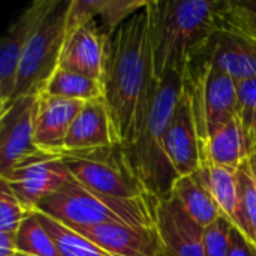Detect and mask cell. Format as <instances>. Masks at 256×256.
<instances>
[{
    "label": "cell",
    "instance_id": "9",
    "mask_svg": "<svg viewBox=\"0 0 256 256\" xmlns=\"http://www.w3.org/2000/svg\"><path fill=\"white\" fill-rule=\"evenodd\" d=\"M57 0H34L10 22L0 45V108L14 98L20 62L33 34L51 14Z\"/></svg>",
    "mask_w": 256,
    "mask_h": 256
},
{
    "label": "cell",
    "instance_id": "25",
    "mask_svg": "<svg viewBox=\"0 0 256 256\" xmlns=\"http://www.w3.org/2000/svg\"><path fill=\"white\" fill-rule=\"evenodd\" d=\"M18 254L28 256H62L50 232L39 220L36 212L30 213L16 232Z\"/></svg>",
    "mask_w": 256,
    "mask_h": 256
},
{
    "label": "cell",
    "instance_id": "30",
    "mask_svg": "<svg viewBox=\"0 0 256 256\" xmlns=\"http://www.w3.org/2000/svg\"><path fill=\"white\" fill-rule=\"evenodd\" d=\"M228 256H256V246L244 237V234H242L237 228H234L231 250Z\"/></svg>",
    "mask_w": 256,
    "mask_h": 256
},
{
    "label": "cell",
    "instance_id": "20",
    "mask_svg": "<svg viewBox=\"0 0 256 256\" xmlns=\"http://www.w3.org/2000/svg\"><path fill=\"white\" fill-rule=\"evenodd\" d=\"M148 3L150 0H76L80 10L98 22L106 39Z\"/></svg>",
    "mask_w": 256,
    "mask_h": 256
},
{
    "label": "cell",
    "instance_id": "2",
    "mask_svg": "<svg viewBox=\"0 0 256 256\" xmlns=\"http://www.w3.org/2000/svg\"><path fill=\"white\" fill-rule=\"evenodd\" d=\"M219 0H150V42L158 81L184 74L189 58L218 30Z\"/></svg>",
    "mask_w": 256,
    "mask_h": 256
},
{
    "label": "cell",
    "instance_id": "6",
    "mask_svg": "<svg viewBox=\"0 0 256 256\" xmlns=\"http://www.w3.org/2000/svg\"><path fill=\"white\" fill-rule=\"evenodd\" d=\"M62 158L70 176L92 192L117 200L150 196L130 170L122 146L74 153L64 152Z\"/></svg>",
    "mask_w": 256,
    "mask_h": 256
},
{
    "label": "cell",
    "instance_id": "5",
    "mask_svg": "<svg viewBox=\"0 0 256 256\" xmlns=\"http://www.w3.org/2000/svg\"><path fill=\"white\" fill-rule=\"evenodd\" d=\"M184 90L192 98L201 147L212 134L238 117L237 82L219 68L189 60L183 74Z\"/></svg>",
    "mask_w": 256,
    "mask_h": 256
},
{
    "label": "cell",
    "instance_id": "22",
    "mask_svg": "<svg viewBox=\"0 0 256 256\" xmlns=\"http://www.w3.org/2000/svg\"><path fill=\"white\" fill-rule=\"evenodd\" d=\"M42 93L87 104L104 98V87L99 80L58 68L50 78Z\"/></svg>",
    "mask_w": 256,
    "mask_h": 256
},
{
    "label": "cell",
    "instance_id": "28",
    "mask_svg": "<svg viewBox=\"0 0 256 256\" xmlns=\"http://www.w3.org/2000/svg\"><path fill=\"white\" fill-rule=\"evenodd\" d=\"M234 225L220 216L210 226L204 230V249L206 256H228L232 243Z\"/></svg>",
    "mask_w": 256,
    "mask_h": 256
},
{
    "label": "cell",
    "instance_id": "18",
    "mask_svg": "<svg viewBox=\"0 0 256 256\" xmlns=\"http://www.w3.org/2000/svg\"><path fill=\"white\" fill-rule=\"evenodd\" d=\"M172 196L178 200L184 212L202 228L206 230L214 220H218L222 213L212 195L208 183V168L206 164L201 170L192 176L180 177L172 189Z\"/></svg>",
    "mask_w": 256,
    "mask_h": 256
},
{
    "label": "cell",
    "instance_id": "15",
    "mask_svg": "<svg viewBox=\"0 0 256 256\" xmlns=\"http://www.w3.org/2000/svg\"><path fill=\"white\" fill-rule=\"evenodd\" d=\"M86 102L39 94L34 117V146L45 153H63L66 136Z\"/></svg>",
    "mask_w": 256,
    "mask_h": 256
},
{
    "label": "cell",
    "instance_id": "23",
    "mask_svg": "<svg viewBox=\"0 0 256 256\" xmlns=\"http://www.w3.org/2000/svg\"><path fill=\"white\" fill-rule=\"evenodd\" d=\"M218 27L256 44V0H219Z\"/></svg>",
    "mask_w": 256,
    "mask_h": 256
},
{
    "label": "cell",
    "instance_id": "33",
    "mask_svg": "<svg viewBox=\"0 0 256 256\" xmlns=\"http://www.w3.org/2000/svg\"><path fill=\"white\" fill-rule=\"evenodd\" d=\"M248 162H249V165H250V170H252V174H254V178H255L256 183V154L250 156V158L248 159Z\"/></svg>",
    "mask_w": 256,
    "mask_h": 256
},
{
    "label": "cell",
    "instance_id": "7",
    "mask_svg": "<svg viewBox=\"0 0 256 256\" xmlns=\"http://www.w3.org/2000/svg\"><path fill=\"white\" fill-rule=\"evenodd\" d=\"M72 0H57L51 14L30 39L20 62L14 99L38 96L58 69L68 33V14Z\"/></svg>",
    "mask_w": 256,
    "mask_h": 256
},
{
    "label": "cell",
    "instance_id": "1",
    "mask_svg": "<svg viewBox=\"0 0 256 256\" xmlns=\"http://www.w3.org/2000/svg\"><path fill=\"white\" fill-rule=\"evenodd\" d=\"M158 86L147 6L106 39L104 100L118 146L128 147L138 138Z\"/></svg>",
    "mask_w": 256,
    "mask_h": 256
},
{
    "label": "cell",
    "instance_id": "31",
    "mask_svg": "<svg viewBox=\"0 0 256 256\" xmlns=\"http://www.w3.org/2000/svg\"><path fill=\"white\" fill-rule=\"evenodd\" d=\"M16 234L0 232V256H16Z\"/></svg>",
    "mask_w": 256,
    "mask_h": 256
},
{
    "label": "cell",
    "instance_id": "34",
    "mask_svg": "<svg viewBox=\"0 0 256 256\" xmlns=\"http://www.w3.org/2000/svg\"><path fill=\"white\" fill-rule=\"evenodd\" d=\"M16 256H28V255H22V254H16Z\"/></svg>",
    "mask_w": 256,
    "mask_h": 256
},
{
    "label": "cell",
    "instance_id": "21",
    "mask_svg": "<svg viewBox=\"0 0 256 256\" xmlns=\"http://www.w3.org/2000/svg\"><path fill=\"white\" fill-rule=\"evenodd\" d=\"M202 164H206L208 168V183H210L212 195L222 216H225L243 234L244 226L240 212L237 170L212 165L207 160H202Z\"/></svg>",
    "mask_w": 256,
    "mask_h": 256
},
{
    "label": "cell",
    "instance_id": "19",
    "mask_svg": "<svg viewBox=\"0 0 256 256\" xmlns=\"http://www.w3.org/2000/svg\"><path fill=\"white\" fill-rule=\"evenodd\" d=\"M248 159L249 148L244 129L238 117L232 118L214 134H212L202 148V160L218 166L237 170Z\"/></svg>",
    "mask_w": 256,
    "mask_h": 256
},
{
    "label": "cell",
    "instance_id": "24",
    "mask_svg": "<svg viewBox=\"0 0 256 256\" xmlns=\"http://www.w3.org/2000/svg\"><path fill=\"white\" fill-rule=\"evenodd\" d=\"M36 214L42 225L45 226V230L52 237L62 256H112L98 244H94L92 240L84 237L82 234L62 225L56 219L40 212H36Z\"/></svg>",
    "mask_w": 256,
    "mask_h": 256
},
{
    "label": "cell",
    "instance_id": "13",
    "mask_svg": "<svg viewBox=\"0 0 256 256\" xmlns=\"http://www.w3.org/2000/svg\"><path fill=\"white\" fill-rule=\"evenodd\" d=\"M106 56V38L98 22H68L66 40L62 50L58 68L102 81Z\"/></svg>",
    "mask_w": 256,
    "mask_h": 256
},
{
    "label": "cell",
    "instance_id": "11",
    "mask_svg": "<svg viewBox=\"0 0 256 256\" xmlns=\"http://www.w3.org/2000/svg\"><path fill=\"white\" fill-rule=\"evenodd\" d=\"M156 232L159 256H206L204 230L172 195L158 204Z\"/></svg>",
    "mask_w": 256,
    "mask_h": 256
},
{
    "label": "cell",
    "instance_id": "16",
    "mask_svg": "<svg viewBox=\"0 0 256 256\" xmlns=\"http://www.w3.org/2000/svg\"><path fill=\"white\" fill-rule=\"evenodd\" d=\"M112 256H159L156 226L135 228L124 224H105L76 231Z\"/></svg>",
    "mask_w": 256,
    "mask_h": 256
},
{
    "label": "cell",
    "instance_id": "29",
    "mask_svg": "<svg viewBox=\"0 0 256 256\" xmlns=\"http://www.w3.org/2000/svg\"><path fill=\"white\" fill-rule=\"evenodd\" d=\"M238 90V118L244 135L252 130L256 123V80L237 82Z\"/></svg>",
    "mask_w": 256,
    "mask_h": 256
},
{
    "label": "cell",
    "instance_id": "17",
    "mask_svg": "<svg viewBox=\"0 0 256 256\" xmlns=\"http://www.w3.org/2000/svg\"><path fill=\"white\" fill-rule=\"evenodd\" d=\"M118 146L104 98L87 102L69 129L64 152H86ZM63 152V153H64Z\"/></svg>",
    "mask_w": 256,
    "mask_h": 256
},
{
    "label": "cell",
    "instance_id": "14",
    "mask_svg": "<svg viewBox=\"0 0 256 256\" xmlns=\"http://www.w3.org/2000/svg\"><path fill=\"white\" fill-rule=\"evenodd\" d=\"M189 60L210 63L236 82L256 80V44L228 30L219 28Z\"/></svg>",
    "mask_w": 256,
    "mask_h": 256
},
{
    "label": "cell",
    "instance_id": "3",
    "mask_svg": "<svg viewBox=\"0 0 256 256\" xmlns=\"http://www.w3.org/2000/svg\"><path fill=\"white\" fill-rule=\"evenodd\" d=\"M183 75L172 72L159 81L138 138L123 147L126 160L144 190L158 201L172 195L178 180L165 148V136L183 93Z\"/></svg>",
    "mask_w": 256,
    "mask_h": 256
},
{
    "label": "cell",
    "instance_id": "8",
    "mask_svg": "<svg viewBox=\"0 0 256 256\" xmlns=\"http://www.w3.org/2000/svg\"><path fill=\"white\" fill-rule=\"evenodd\" d=\"M62 153L38 152L18 162L2 176L27 212H36L39 204L62 189L70 178Z\"/></svg>",
    "mask_w": 256,
    "mask_h": 256
},
{
    "label": "cell",
    "instance_id": "4",
    "mask_svg": "<svg viewBox=\"0 0 256 256\" xmlns=\"http://www.w3.org/2000/svg\"><path fill=\"white\" fill-rule=\"evenodd\" d=\"M159 201L148 196L140 200H117L86 189L70 177L56 194L42 201L40 212L62 225L82 231L105 224H124L135 228L152 230L156 226Z\"/></svg>",
    "mask_w": 256,
    "mask_h": 256
},
{
    "label": "cell",
    "instance_id": "32",
    "mask_svg": "<svg viewBox=\"0 0 256 256\" xmlns=\"http://www.w3.org/2000/svg\"><path fill=\"white\" fill-rule=\"evenodd\" d=\"M246 142H248V148H249V158L256 154V123L252 128V130L246 136Z\"/></svg>",
    "mask_w": 256,
    "mask_h": 256
},
{
    "label": "cell",
    "instance_id": "12",
    "mask_svg": "<svg viewBox=\"0 0 256 256\" xmlns=\"http://www.w3.org/2000/svg\"><path fill=\"white\" fill-rule=\"evenodd\" d=\"M165 148L178 178L192 176L201 170L202 147L192 98L184 87L165 136Z\"/></svg>",
    "mask_w": 256,
    "mask_h": 256
},
{
    "label": "cell",
    "instance_id": "27",
    "mask_svg": "<svg viewBox=\"0 0 256 256\" xmlns=\"http://www.w3.org/2000/svg\"><path fill=\"white\" fill-rule=\"evenodd\" d=\"M28 214L30 212L18 201L9 184L0 178V232L16 234Z\"/></svg>",
    "mask_w": 256,
    "mask_h": 256
},
{
    "label": "cell",
    "instance_id": "10",
    "mask_svg": "<svg viewBox=\"0 0 256 256\" xmlns=\"http://www.w3.org/2000/svg\"><path fill=\"white\" fill-rule=\"evenodd\" d=\"M38 96L14 99L0 117V177L18 162L40 152L34 146V117Z\"/></svg>",
    "mask_w": 256,
    "mask_h": 256
},
{
    "label": "cell",
    "instance_id": "26",
    "mask_svg": "<svg viewBox=\"0 0 256 256\" xmlns=\"http://www.w3.org/2000/svg\"><path fill=\"white\" fill-rule=\"evenodd\" d=\"M240 212L244 226V237L256 246V183L249 162H243L237 168Z\"/></svg>",
    "mask_w": 256,
    "mask_h": 256
}]
</instances>
